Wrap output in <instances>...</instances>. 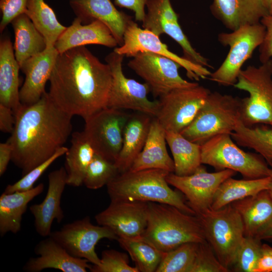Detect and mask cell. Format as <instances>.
<instances>
[{"instance_id": "12", "label": "cell", "mask_w": 272, "mask_h": 272, "mask_svg": "<svg viewBox=\"0 0 272 272\" xmlns=\"http://www.w3.org/2000/svg\"><path fill=\"white\" fill-rule=\"evenodd\" d=\"M210 93L199 84L173 90L160 97L155 117L165 130L180 132L195 118Z\"/></svg>"}, {"instance_id": "32", "label": "cell", "mask_w": 272, "mask_h": 272, "mask_svg": "<svg viewBox=\"0 0 272 272\" xmlns=\"http://www.w3.org/2000/svg\"><path fill=\"white\" fill-rule=\"evenodd\" d=\"M270 180V176L240 180L229 177L219 186L211 208L219 210L234 201L267 190Z\"/></svg>"}, {"instance_id": "23", "label": "cell", "mask_w": 272, "mask_h": 272, "mask_svg": "<svg viewBox=\"0 0 272 272\" xmlns=\"http://www.w3.org/2000/svg\"><path fill=\"white\" fill-rule=\"evenodd\" d=\"M82 20L76 17L66 28L56 40L54 47L58 53L87 44H98L116 47L117 42L109 29L99 20L82 25Z\"/></svg>"}, {"instance_id": "25", "label": "cell", "mask_w": 272, "mask_h": 272, "mask_svg": "<svg viewBox=\"0 0 272 272\" xmlns=\"http://www.w3.org/2000/svg\"><path fill=\"white\" fill-rule=\"evenodd\" d=\"M20 69L11 39L4 36L0 41V104L10 108L15 116L23 106L19 90Z\"/></svg>"}, {"instance_id": "40", "label": "cell", "mask_w": 272, "mask_h": 272, "mask_svg": "<svg viewBox=\"0 0 272 272\" xmlns=\"http://www.w3.org/2000/svg\"><path fill=\"white\" fill-rule=\"evenodd\" d=\"M89 270L92 272H139L135 266L129 264L127 254L113 249L103 251L100 264L90 265Z\"/></svg>"}, {"instance_id": "1", "label": "cell", "mask_w": 272, "mask_h": 272, "mask_svg": "<svg viewBox=\"0 0 272 272\" xmlns=\"http://www.w3.org/2000/svg\"><path fill=\"white\" fill-rule=\"evenodd\" d=\"M49 81L51 100L85 119L107 107L112 75L108 63L82 46L58 54Z\"/></svg>"}, {"instance_id": "10", "label": "cell", "mask_w": 272, "mask_h": 272, "mask_svg": "<svg viewBox=\"0 0 272 272\" xmlns=\"http://www.w3.org/2000/svg\"><path fill=\"white\" fill-rule=\"evenodd\" d=\"M124 56L113 51L105 57L112 75L107 107L132 110L155 117L159 110V100L148 99L151 91L146 83L142 84L125 77L122 67Z\"/></svg>"}, {"instance_id": "45", "label": "cell", "mask_w": 272, "mask_h": 272, "mask_svg": "<svg viewBox=\"0 0 272 272\" xmlns=\"http://www.w3.org/2000/svg\"><path fill=\"white\" fill-rule=\"evenodd\" d=\"M149 0H114V3L120 8L132 11L135 19L143 22L146 16L145 7Z\"/></svg>"}, {"instance_id": "21", "label": "cell", "mask_w": 272, "mask_h": 272, "mask_svg": "<svg viewBox=\"0 0 272 272\" xmlns=\"http://www.w3.org/2000/svg\"><path fill=\"white\" fill-rule=\"evenodd\" d=\"M34 252L38 256L26 262L23 266L25 271L54 268L63 272H86L90 266L87 259L72 256L50 236L38 242Z\"/></svg>"}, {"instance_id": "43", "label": "cell", "mask_w": 272, "mask_h": 272, "mask_svg": "<svg viewBox=\"0 0 272 272\" xmlns=\"http://www.w3.org/2000/svg\"><path fill=\"white\" fill-rule=\"evenodd\" d=\"M28 0H0V9L2 17L0 23V31L17 16L25 13Z\"/></svg>"}, {"instance_id": "2", "label": "cell", "mask_w": 272, "mask_h": 272, "mask_svg": "<svg viewBox=\"0 0 272 272\" xmlns=\"http://www.w3.org/2000/svg\"><path fill=\"white\" fill-rule=\"evenodd\" d=\"M73 116L60 109L46 92L37 102L23 105L7 141L13 149L11 161L21 169L22 176L63 146L72 133Z\"/></svg>"}, {"instance_id": "18", "label": "cell", "mask_w": 272, "mask_h": 272, "mask_svg": "<svg viewBox=\"0 0 272 272\" xmlns=\"http://www.w3.org/2000/svg\"><path fill=\"white\" fill-rule=\"evenodd\" d=\"M148 213L147 202L111 200L108 207L98 213L95 219L98 225L112 230L118 238H135L144 233Z\"/></svg>"}, {"instance_id": "15", "label": "cell", "mask_w": 272, "mask_h": 272, "mask_svg": "<svg viewBox=\"0 0 272 272\" xmlns=\"http://www.w3.org/2000/svg\"><path fill=\"white\" fill-rule=\"evenodd\" d=\"M114 51L127 57H133L143 52H150L167 57L183 67L187 77L191 80L205 79L212 73L206 67L170 51L167 45L161 41L159 36L139 27L133 21L130 23L125 31L123 44L115 47Z\"/></svg>"}, {"instance_id": "48", "label": "cell", "mask_w": 272, "mask_h": 272, "mask_svg": "<svg viewBox=\"0 0 272 272\" xmlns=\"http://www.w3.org/2000/svg\"><path fill=\"white\" fill-rule=\"evenodd\" d=\"M13 149L8 142L0 144V175L2 176L12 160Z\"/></svg>"}, {"instance_id": "47", "label": "cell", "mask_w": 272, "mask_h": 272, "mask_svg": "<svg viewBox=\"0 0 272 272\" xmlns=\"http://www.w3.org/2000/svg\"><path fill=\"white\" fill-rule=\"evenodd\" d=\"M254 272H272V247L263 244Z\"/></svg>"}, {"instance_id": "41", "label": "cell", "mask_w": 272, "mask_h": 272, "mask_svg": "<svg viewBox=\"0 0 272 272\" xmlns=\"http://www.w3.org/2000/svg\"><path fill=\"white\" fill-rule=\"evenodd\" d=\"M218 260L207 241L199 243L196 253L189 272H228Z\"/></svg>"}, {"instance_id": "44", "label": "cell", "mask_w": 272, "mask_h": 272, "mask_svg": "<svg viewBox=\"0 0 272 272\" xmlns=\"http://www.w3.org/2000/svg\"><path fill=\"white\" fill-rule=\"evenodd\" d=\"M260 23L265 29L263 41L259 46V58L261 63H263L272 57V15L264 16Z\"/></svg>"}, {"instance_id": "22", "label": "cell", "mask_w": 272, "mask_h": 272, "mask_svg": "<svg viewBox=\"0 0 272 272\" xmlns=\"http://www.w3.org/2000/svg\"><path fill=\"white\" fill-rule=\"evenodd\" d=\"M70 4L82 23L101 21L109 29L118 45L123 44L125 31L133 20L130 16L117 10L110 0H70Z\"/></svg>"}, {"instance_id": "46", "label": "cell", "mask_w": 272, "mask_h": 272, "mask_svg": "<svg viewBox=\"0 0 272 272\" xmlns=\"http://www.w3.org/2000/svg\"><path fill=\"white\" fill-rule=\"evenodd\" d=\"M15 123V117L13 110L0 104V130L5 133H11Z\"/></svg>"}, {"instance_id": "7", "label": "cell", "mask_w": 272, "mask_h": 272, "mask_svg": "<svg viewBox=\"0 0 272 272\" xmlns=\"http://www.w3.org/2000/svg\"><path fill=\"white\" fill-rule=\"evenodd\" d=\"M233 86L249 94L241 99L242 123L249 127L258 124L272 127V59L241 70Z\"/></svg>"}, {"instance_id": "29", "label": "cell", "mask_w": 272, "mask_h": 272, "mask_svg": "<svg viewBox=\"0 0 272 272\" xmlns=\"http://www.w3.org/2000/svg\"><path fill=\"white\" fill-rule=\"evenodd\" d=\"M44 184L39 183L26 191L4 192L0 196V234H16L21 230L23 214L28 204L43 191Z\"/></svg>"}, {"instance_id": "51", "label": "cell", "mask_w": 272, "mask_h": 272, "mask_svg": "<svg viewBox=\"0 0 272 272\" xmlns=\"http://www.w3.org/2000/svg\"><path fill=\"white\" fill-rule=\"evenodd\" d=\"M271 170V180L269 183V187L267 190L268 191L270 195L272 197V162L269 165Z\"/></svg>"}, {"instance_id": "50", "label": "cell", "mask_w": 272, "mask_h": 272, "mask_svg": "<svg viewBox=\"0 0 272 272\" xmlns=\"http://www.w3.org/2000/svg\"><path fill=\"white\" fill-rule=\"evenodd\" d=\"M264 2L269 14L272 15V0H264Z\"/></svg>"}, {"instance_id": "5", "label": "cell", "mask_w": 272, "mask_h": 272, "mask_svg": "<svg viewBox=\"0 0 272 272\" xmlns=\"http://www.w3.org/2000/svg\"><path fill=\"white\" fill-rule=\"evenodd\" d=\"M241 103L237 97L211 92L192 122L180 133L200 145L218 134H231L240 120Z\"/></svg>"}, {"instance_id": "16", "label": "cell", "mask_w": 272, "mask_h": 272, "mask_svg": "<svg viewBox=\"0 0 272 272\" xmlns=\"http://www.w3.org/2000/svg\"><path fill=\"white\" fill-rule=\"evenodd\" d=\"M236 173L230 169L209 172L201 165L189 175L178 176L170 173L166 177V181L185 196L188 205L196 215L211 207L219 186Z\"/></svg>"}, {"instance_id": "34", "label": "cell", "mask_w": 272, "mask_h": 272, "mask_svg": "<svg viewBox=\"0 0 272 272\" xmlns=\"http://www.w3.org/2000/svg\"><path fill=\"white\" fill-rule=\"evenodd\" d=\"M25 13L44 37L46 48L54 47L66 27L59 23L52 9L44 0H28Z\"/></svg>"}, {"instance_id": "38", "label": "cell", "mask_w": 272, "mask_h": 272, "mask_svg": "<svg viewBox=\"0 0 272 272\" xmlns=\"http://www.w3.org/2000/svg\"><path fill=\"white\" fill-rule=\"evenodd\" d=\"M118 174L114 162L95 154L88 167L83 184L89 189H97L107 185Z\"/></svg>"}, {"instance_id": "9", "label": "cell", "mask_w": 272, "mask_h": 272, "mask_svg": "<svg viewBox=\"0 0 272 272\" xmlns=\"http://www.w3.org/2000/svg\"><path fill=\"white\" fill-rule=\"evenodd\" d=\"M265 29L260 23L246 25L230 33L218 35L219 41L229 46L228 55L220 67L210 76V80L224 86H234L244 63L263 41Z\"/></svg>"}, {"instance_id": "17", "label": "cell", "mask_w": 272, "mask_h": 272, "mask_svg": "<svg viewBox=\"0 0 272 272\" xmlns=\"http://www.w3.org/2000/svg\"><path fill=\"white\" fill-rule=\"evenodd\" d=\"M147 13L142 22L143 29L159 36L169 35L181 47L184 56L196 63L211 67L208 60L192 46L178 23V17L170 0H149Z\"/></svg>"}, {"instance_id": "4", "label": "cell", "mask_w": 272, "mask_h": 272, "mask_svg": "<svg viewBox=\"0 0 272 272\" xmlns=\"http://www.w3.org/2000/svg\"><path fill=\"white\" fill-rule=\"evenodd\" d=\"M169 173L160 169L128 170L118 174L107 184V192L111 200L166 203L195 215L182 195L169 186L166 181Z\"/></svg>"}, {"instance_id": "26", "label": "cell", "mask_w": 272, "mask_h": 272, "mask_svg": "<svg viewBox=\"0 0 272 272\" xmlns=\"http://www.w3.org/2000/svg\"><path fill=\"white\" fill-rule=\"evenodd\" d=\"M166 143L165 130L154 117L144 148L128 170L160 169L174 173V164L167 152Z\"/></svg>"}, {"instance_id": "35", "label": "cell", "mask_w": 272, "mask_h": 272, "mask_svg": "<svg viewBox=\"0 0 272 272\" xmlns=\"http://www.w3.org/2000/svg\"><path fill=\"white\" fill-rule=\"evenodd\" d=\"M231 135L238 145L254 150L268 165L272 162V127H247L240 120Z\"/></svg>"}, {"instance_id": "6", "label": "cell", "mask_w": 272, "mask_h": 272, "mask_svg": "<svg viewBox=\"0 0 272 272\" xmlns=\"http://www.w3.org/2000/svg\"><path fill=\"white\" fill-rule=\"evenodd\" d=\"M195 215L218 260L230 270L245 237L240 214L230 203L219 210L210 208Z\"/></svg>"}, {"instance_id": "37", "label": "cell", "mask_w": 272, "mask_h": 272, "mask_svg": "<svg viewBox=\"0 0 272 272\" xmlns=\"http://www.w3.org/2000/svg\"><path fill=\"white\" fill-rule=\"evenodd\" d=\"M199 243L187 242L164 252L156 272H189Z\"/></svg>"}, {"instance_id": "30", "label": "cell", "mask_w": 272, "mask_h": 272, "mask_svg": "<svg viewBox=\"0 0 272 272\" xmlns=\"http://www.w3.org/2000/svg\"><path fill=\"white\" fill-rule=\"evenodd\" d=\"M95 154L84 131L72 133L71 146L65 154L67 185L79 187L83 184L87 170Z\"/></svg>"}, {"instance_id": "19", "label": "cell", "mask_w": 272, "mask_h": 272, "mask_svg": "<svg viewBox=\"0 0 272 272\" xmlns=\"http://www.w3.org/2000/svg\"><path fill=\"white\" fill-rule=\"evenodd\" d=\"M48 187L43 200L31 205L29 210L34 218V227L37 233L45 237L50 235L54 220L60 223L64 218L60 206L61 196L67 185V174L64 167L49 173Z\"/></svg>"}, {"instance_id": "8", "label": "cell", "mask_w": 272, "mask_h": 272, "mask_svg": "<svg viewBox=\"0 0 272 272\" xmlns=\"http://www.w3.org/2000/svg\"><path fill=\"white\" fill-rule=\"evenodd\" d=\"M233 140L231 134H220L201 145V164L217 171L232 170L240 173L244 179L271 176V168L262 156L244 151Z\"/></svg>"}, {"instance_id": "13", "label": "cell", "mask_w": 272, "mask_h": 272, "mask_svg": "<svg viewBox=\"0 0 272 272\" xmlns=\"http://www.w3.org/2000/svg\"><path fill=\"white\" fill-rule=\"evenodd\" d=\"M132 57L128 62V66L145 81L156 98H160L174 89L198 84L183 79L178 72L181 66L167 57L150 52H143Z\"/></svg>"}, {"instance_id": "28", "label": "cell", "mask_w": 272, "mask_h": 272, "mask_svg": "<svg viewBox=\"0 0 272 272\" xmlns=\"http://www.w3.org/2000/svg\"><path fill=\"white\" fill-rule=\"evenodd\" d=\"M231 205L241 216L246 237H255L272 221V197L267 190Z\"/></svg>"}, {"instance_id": "24", "label": "cell", "mask_w": 272, "mask_h": 272, "mask_svg": "<svg viewBox=\"0 0 272 272\" xmlns=\"http://www.w3.org/2000/svg\"><path fill=\"white\" fill-rule=\"evenodd\" d=\"M211 10L213 15L232 31L260 23L261 18L269 14L264 0H213Z\"/></svg>"}, {"instance_id": "3", "label": "cell", "mask_w": 272, "mask_h": 272, "mask_svg": "<svg viewBox=\"0 0 272 272\" xmlns=\"http://www.w3.org/2000/svg\"><path fill=\"white\" fill-rule=\"evenodd\" d=\"M163 252L187 242L206 241L196 215L166 203L149 202L146 228L140 236Z\"/></svg>"}, {"instance_id": "33", "label": "cell", "mask_w": 272, "mask_h": 272, "mask_svg": "<svg viewBox=\"0 0 272 272\" xmlns=\"http://www.w3.org/2000/svg\"><path fill=\"white\" fill-rule=\"evenodd\" d=\"M165 137L173 158L174 173L189 175L202 165L200 145L188 140L180 132L165 130Z\"/></svg>"}, {"instance_id": "20", "label": "cell", "mask_w": 272, "mask_h": 272, "mask_svg": "<svg viewBox=\"0 0 272 272\" xmlns=\"http://www.w3.org/2000/svg\"><path fill=\"white\" fill-rule=\"evenodd\" d=\"M58 54L54 47L46 48L28 59L20 66L25 75L20 90L23 105H30L37 102L46 92L45 84L49 80Z\"/></svg>"}, {"instance_id": "11", "label": "cell", "mask_w": 272, "mask_h": 272, "mask_svg": "<svg viewBox=\"0 0 272 272\" xmlns=\"http://www.w3.org/2000/svg\"><path fill=\"white\" fill-rule=\"evenodd\" d=\"M130 114L106 107L85 119L83 130L96 154L115 162L121 150Z\"/></svg>"}, {"instance_id": "42", "label": "cell", "mask_w": 272, "mask_h": 272, "mask_svg": "<svg viewBox=\"0 0 272 272\" xmlns=\"http://www.w3.org/2000/svg\"><path fill=\"white\" fill-rule=\"evenodd\" d=\"M67 150V148L64 146L62 147L50 158L23 176L18 181L13 184L8 185L4 192L6 193H12L17 191H26L32 189L34 187V183L47 169L57 158L64 155Z\"/></svg>"}, {"instance_id": "49", "label": "cell", "mask_w": 272, "mask_h": 272, "mask_svg": "<svg viewBox=\"0 0 272 272\" xmlns=\"http://www.w3.org/2000/svg\"><path fill=\"white\" fill-rule=\"evenodd\" d=\"M261 240L272 239V221L255 236Z\"/></svg>"}, {"instance_id": "36", "label": "cell", "mask_w": 272, "mask_h": 272, "mask_svg": "<svg viewBox=\"0 0 272 272\" xmlns=\"http://www.w3.org/2000/svg\"><path fill=\"white\" fill-rule=\"evenodd\" d=\"M117 240L128 252L139 272L156 271L164 252L140 237L119 238Z\"/></svg>"}, {"instance_id": "14", "label": "cell", "mask_w": 272, "mask_h": 272, "mask_svg": "<svg viewBox=\"0 0 272 272\" xmlns=\"http://www.w3.org/2000/svg\"><path fill=\"white\" fill-rule=\"evenodd\" d=\"M49 236L72 256L86 259L95 265L100 263L95 251L97 243L104 238H118L108 227L93 224L88 216L64 225L59 230L51 232Z\"/></svg>"}, {"instance_id": "31", "label": "cell", "mask_w": 272, "mask_h": 272, "mask_svg": "<svg viewBox=\"0 0 272 272\" xmlns=\"http://www.w3.org/2000/svg\"><path fill=\"white\" fill-rule=\"evenodd\" d=\"M11 24L15 33V56L21 66L28 59L44 51L46 43L25 13L17 16Z\"/></svg>"}, {"instance_id": "39", "label": "cell", "mask_w": 272, "mask_h": 272, "mask_svg": "<svg viewBox=\"0 0 272 272\" xmlns=\"http://www.w3.org/2000/svg\"><path fill=\"white\" fill-rule=\"evenodd\" d=\"M261 240L256 237H246L238 251L233 270L238 272H254L262 253Z\"/></svg>"}, {"instance_id": "27", "label": "cell", "mask_w": 272, "mask_h": 272, "mask_svg": "<svg viewBox=\"0 0 272 272\" xmlns=\"http://www.w3.org/2000/svg\"><path fill=\"white\" fill-rule=\"evenodd\" d=\"M153 117L137 111L130 114L123 131L122 148L114 162L119 173L128 171L142 150Z\"/></svg>"}]
</instances>
